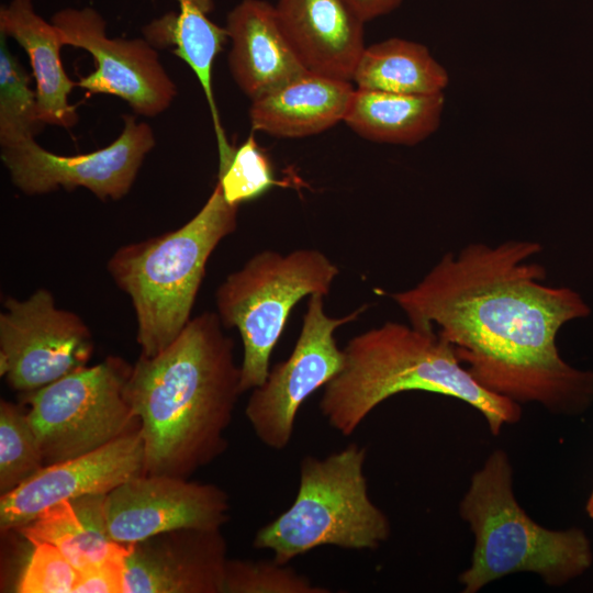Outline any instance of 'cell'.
<instances>
[{
	"label": "cell",
	"mask_w": 593,
	"mask_h": 593,
	"mask_svg": "<svg viewBox=\"0 0 593 593\" xmlns=\"http://www.w3.org/2000/svg\"><path fill=\"white\" fill-rule=\"evenodd\" d=\"M216 183L226 202L239 206L262 195L277 181L268 156L250 135L234 149L228 161L220 166Z\"/></svg>",
	"instance_id": "cell-27"
},
{
	"label": "cell",
	"mask_w": 593,
	"mask_h": 593,
	"mask_svg": "<svg viewBox=\"0 0 593 593\" xmlns=\"http://www.w3.org/2000/svg\"><path fill=\"white\" fill-rule=\"evenodd\" d=\"M155 146L147 123L124 116L120 136L107 147L77 156H61L41 147L34 138L1 147V159L12 183L29 195L59 187H83L100 200H120L132 188L145 156Z\"/></svg>",
	"instance_id": "cell-11"
},
{
	"label": "cell",
	"mask_w": 593,
	"mask_h": 593,
	"mask_svg": "<svg viewBox=\"0 0 593 593\" xmlns=\"http://www.w3.org/2000/svg\"><path fill=\"white\" fill-rule=\"evenodd\" d=\"M365 21L388 14L395 10L403 0H345Z\"/></svg>",
	"instance_id": "cell-30"
},
{
	"label": "cell",
	"mask_w": 593,
	"mask_h": 593,
	"mask_svg": "<svg viewBox=\"0 0 593 593\" xmlns=\"http://www.w3.org/2000/svg\"><path fill=\"white\" fill-rule=\"evenodd\" d=\"M353 81L358 89L428 96L444 93L449 76L425 45L392 37L365 48Z\"/></svg>",
	"instance_id": "cell-23"
},
{
	"label": "cell",
	"mask_w": 593,
	"mask_h": 593,
	"mask_svg": "<svg viewBox=\"0 0 593 593\" xmlns=\"http://www.w3.org/2000/svg\"><path fill=\"white\" fill-rule=\"evenodd\" d=\"M343 350L344 367L324 387L318 406L344 436H350L381 402L413 390L468 403L485 417L494 435L521 418L519 403L479 384L435 329L387 322L353 337Z\"/></svg>",
	"instance_id": "cell-3"
},
{
	"label": "cell",
	"mask_w": 593,
	"mask_h": 593,
	"mask_svg": "<svg viewBox=\"0 0 593 593\" xmlns=\"http://www.w3.org/2000/svg\"><path fill=\"white\" fill-rule=\"evenodd\" d=\"M179 12H168L148 23L143 34L155 48H169L195 74L210 107L216 134L220 164L226 163L235 147L228 143L222 127L212 89V67L228 40L225 27L213 23L208 14L213 0H178Z\"/></svg>",
	"instance_id": "cell-20"
},
{
	"label": "cell",
	"mask_w": 593,
	"mask_h": 593,
	"mask_svg": "<svg viewBox=\"0 0 593 593\" xmlns=\"http://www.w3.org/2000/svg\"><path fill=\"white\" fill-rule=\"evenodd\" d=\"M40 441L27 413L0 402V493H9L44 467Z\"/></svg>",
	"instance_id": "cell-25"
},
{
	"label": "cell",
	"mask_w": 593,
	"mask_h": 593,
	"mask_svg": "<svg viewBox=\"0 0 593 593\" xmlns=\"http://www.w3.org/2000/svg\"><path fill=\"white\" fill-rule=\"evenodd\" d=\"M228 512V495L216 484L172 475L142 473L105 496L109 534L122 544L181 528H222Z\"/></svg>",
	"instance_id": "cell-13"
},
{
	"label": "cell",
	"mask_w": 593,
	"mask_h": 593,
	"mask_svg": "<svg viewBox=\"0 0 593 593\" xmlns=\"http://www.w3.org/2000/svg\"><path fill=\"white\" fill-rule=\"evenodd\" d=\"M225 29L232 43V76L251 100L307 72L282 30L276 5L243 0L228 13Z\"/></svg>",
	"instance_id": "cell-17"
},
{
	"label": "cell",
	"mask_w": 593,
	"mask_h": 593,
	"mask_svg": "<svg viewBox=\"0 0 593 593\" xmlns=\"http://www.w3.org/2000/svg\"><path fill=\"white\" fill-rule=\"evenodd\" d=\"M282 30L307 72L353 81L365 21L345 0H279Z\"/></svg>",
	"instance_id": "cell-16"
},
{
	"label": "cell",
	"mask_w": 593,
	"mask_h": 593,
	"mask_svg": "<svg viewBox=\"0 0 593 593\" xmlns=\"http://www.w3.org/2000/svg\"><path fill=\"white\" fill-rule=\"evenodd\" d=\"M33 549L18 584L20 593H74L79 570L54 545L32 542Z\"/></svg>",
	"instance_id": "cell-28"
},
{
	"label": "cell",
	"mask_w": 593,
	"mask_h": 593,
	"mask_svg": "<svg viewBox=\"0 0 593 593\" xmlns=\"http://www.w3.org/2000/svg\"><path fill=\"white\" fill-rule=\"evenodd\" d=\"M338 273L337 266L317 249L287 255L264 250L219 286L216 313L224 327L237 328L243 343V393L265 382L292 307L306 295H327Z\"/></svg>",
	"instance_id": "cell-7"
},
{
	"label": "cell",
	"mask_w": 593,
	"mask_h": 593,
	"mask_svg": "<svg viewBox=\"0 0 593 593\" xmlns=\"http://www.w3.org/2000/svg\"><path fill=\"white\" fill-rule=\"evenodd\" d=\"M588 513L593 518V492H592V494H591V496L589 499Z\"/></svg>",
	"instance_id": "cell-31"
},
{
	"label": "cell",
	"mask_w": 593,
	"mask_h": 593,
	"mask_svg": "<svg viewBox=\"0 0 593 593\" xmlns=\"http://www.w3.org/2000/svg\"><path fill=\"white\" fill-rule=\"evenodd\" d=\"M539 243H471L446 253L413 288L390 296L410 325L435 329L486 390L556 413L579 412L593 400V372L568 365L556 338L591 309L571 288L544 283L532 258Z\"/></svg>",
	"instance_id": "cell-1"
},
{
	"label": "cell",
	"mask_w": 593,
	"mask_h": 593,
	"mask_svg": "<svg viewBox=\"0 0 593 593\" xmlns=\"http://www.w3.org/2000/svg\"><path fill=\"white\" fill-rule=\"evenodd\" d=\"M51 22L64 45L86 49L94 59V71L77 86L91 93L116 96L146 116H155L171 104L176 86L145 38L108 37L104 19L91 8L60 10Z\"/></svg>",
	"instance_id": "cell-12"
},
{
	"label": "cell",
	"mask_w": 593,
	"mask_h": 593,
	"mask_svg": "<svg viewBox=\"0 0 593 593\" xmlns=\"http://www.w3.org/2000/svg\"><path fill=\"white\" fill-rule=\"evenodd\" d=\"M105 496L89 494L59 502L18 530L30 544L54 545L79 571L126 557L131 544L118 542L109 534Z\"/></svg>",
	"instance_id": "cell-21"
},
{
	"label": "cell",
	"mask_w": 593,
	"mask_h": 593,
	"mask_svg": "<svg viewBox=\"0 0 593 593\" xmlns=\"http://www.w3.org/2000/svg\"><path fill=\"white\" fill-rule=\"evenodd\" d=\"M227 545L221 528H181L131 544L123 593H223Z\"/></svg>",
	"instance_id": "cell-15"
},
{
	"label": "cell",
	"mask_w": 593,
	"mask_h": 593,
	"mask_svg": "<svg viewBox=\"0 0 593 593\" xmlns=\"http://www.w3.org/2000/svg\"><path fill=\"white\" fill-rule=\"evenodd\" d=\"M0 32L13 37L30 58L43 123L72 127L78 114L69 103V94L77 83L63 68L64 42L57 27L35 12L32 0H11L0 9Z\"/></svg>",
	"instance_id": "cell-19"
},
{
	"label": "cell",
	"mask_w": 593,
	"mask_h": 593,
	"mask_svg": "<svg viewBox=\"0 0 593 593\" xmlns=\"http://www.w3.org/2000/svg\"><path fill=\"white\" fill-rule=\"evenodd\" d=\"M460 514L474 535L470 567L459 578L465 593L518 572H533L550 585H561L592 563L583 532L547 529L519 506L512 466L503 450L493 451L472 475Z\"/></svg>",
	"instance_id": "cell-5"
},
{
	"label": "cell",
	"mask_w": 593,
	"mask_h": 593,
	"mask_svg": "<svg viewBox=\"0 0 593 593\" xmlns=\"http://www.w3.org/2000/svg\"><path fill=\"white\" fill-rule=\"evenodd\" d=\"M93 338L74 312L38 289L24 300L8 296L0 313V374L15 391L34 392L88 366Z\"/></svg>",
	"instance_id": "cell-9"
},
{
	"label": "cell",
	"mask_w": 593,
	"mask_h": 593,
	"mask_svg": "<svg viewBox=\"0 0 593 593\" xmlns=\"http://www.w3.org/2000/svg\"><path fill=\"white\" fill-rule=\"evenodd\" d=\"M365 309L335 318L325 313L324 295H310L291 355L251 390L245 407L248 423L265 446L282 450L289 445L301 405L344 367V350L334 336L336 328L355 321Z\"/></svg>",
	"instance_id": "cell-10"
},
{
	"label": "cell",
	"mask_w": 593,
	"mask_h": 593,
	"mask_svg": "<svg viewBox=\"0 0 593 593\" xmlns=\"http://www.w3.org/2000/svg\"><path fill=\"white\" fill-rule=\"evenodd\" d=\"M132 366L110 356L24 394L44 465L79 457L139 429L125 396Z\"/></svg>",
	"instance_id": "cell-8"
},
{
	"label": "cell",
	"mask_w": 593,
	"mask_h": 593,
	"mask_svg": "<svg viewBox=\"0 0 593 593\" xmlns=\"http://www.w3.org/2000/svg\"><path fill=\"white\" fill-rule=\"evenodd\" d=\"M223 327L217 313L203 312L163 351L132 366L125 396L139 421L144 473L189 479L226 450L243 391Z\"/></svg>",
	"instance_id": "cell-2"
},
{
	"label": "cell",
	"mask_w": 593,
	"mask_h": 593,
	"mask_svg": "<svg viewBox=\"0 0 593 593\" xmlns=\"http://www.w3.org/2000/svg\"><path fill=\"white\" fill-rule=\"evenodd\" d=\"M288 563L228 559L223 593H328Z\"/></svg>",
	"instance_id": "cell-26"
},
{
	"label": "cell",
	"mask_w": 593,
	"mask_h": 593,
	"mask_svg": "<svg viewBox=\"0 0 593 593\" xmlns=\"http://www.w3.org/2000/svg\"><path fill=\"white\" fill-rule=\"evenodd\" d=\"M445 94L355 89L344 122L361 137L394 145L421 143L440 124Z\"/></svg>",
	"instance_id": "cell-22"
},
{
	"label": "cell",
	"mask_w": 593,
	"mask_h": 593,
	"mask_svg": "<svg viewBox=\"0 0 593 593\" xmlns=\"http://www.w3.org/2000/svg\"><path fill=\"white\" fill-rule=\"evenodd\" d=\"M237 211L216 183L181 227L121 246L109 259L111 278L132 301L142 356L163 351L191 320L208 260L236 230Z\"/></svg>",
	"instance_id": "cell-4"
},
{
	"label": "cell",
	"mask_w": 593,
	"mask_h": 593,
	"mask_svg": "<svg viewBox=\"0 0 593 593\" xmlns=\"http://www.w3.org/2000/svg\"><path fill=\"white\" fill-rule=\"evenodd\" d=\"M365 460L366 448L356 443L325 458L303 457L292 505L258 529L253 546L283 564L322 546L377 549L391 526L369 496Z\"/></svg>",
	"instance_id": "cell-6"
},
{
	"label": "cell",
	"mask_w": 593,
	"mask_h": 593,
	"mask_svg": "<svg viewBox=\"0 0 593 593\" xmlns=\"http://www.w3.org/2000/svg\"><path fill=\"white\" fill-rule=\"evenodd\" d=\"M144 473L139 429L76 458L44 466L0 497L2 532L19 529L46 508L89 494H108Z\"/></svg>",
	"instance_id": "cell-14"
},
{
	"label": "cell",
	"mask_w": 593,
	"mask_h": 593,
	"mask_svg": "<svg viewBox=\"0 0 593 593\" xmlns=\"http://www.w3.org/2000/svg\"><path fill=\"white\" fill-rule=\"evenodd\" d=\"M126 557L108 559L79 571L74 593H123Z\"/></svg>",
	"instance_id": "cell-29"
},
{
	"label": "cell",
	"mask_w": 593,
	"mask_h": 593,
	"mask_svg": "<svg viewBox=\"0 0 593 593\" xmlns=\"http://www.w3.org/2000/svg\"><path fill=\"white\" fill-rule=\"evenodd\" d=\"M354 91L350 81L305 72L251 100V127L276 137L318 134L344 121Z\"/></svg>",
	"instance_id": "cell-18"
},
{
	"label": "cell",
	"mask_w": 593,
	"mask_h": 593,
	"mask_svg": "<svg viewBox=\"0 0 593 593\" xmlns=\"http://www.w3.org/2000/svg\"><path fill=\"white\" fill-rule=\"evenodd\" d=\"M31 77L10 53L5 35L0 45V144L10 146L34 138L43 127Z\"/></svg>",
	"instance_id": "cell-24"
}]
</instances>
